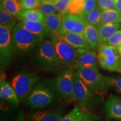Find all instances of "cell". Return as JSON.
Returning a JSON list of instances; mask_svg holds the SVG:
<instances>
[{"instance_id":"1","label":"cell","mask_w":121,"mask_h":121,"mask_svg":"<svg viewBox=\"0 0 121 121\" xmlns=\"http://www.w3.org/2000/svg\"><path fill=\"white\" fill-rule=\"evenodd\" d=\"M62 99L56 78H47L34 87L25 104L30 109L40 110L57 104Z\"/></svg>"},{"instance_id":"2","label":"cell","mask_w":121,"mask_h":121,"mask_svg":"<svg viewBox=\"0 0 121 121\" xmlns=\"http://www.w3.org/2000/svg\"><path fill=\"white\" fill-rule=\"evenodd\" d=\"M12 39L15 56L25 58L35 53L44 38L29 32L18 24L13 28Z\"/></svg>"},{"instance_id":"3","label":"cell","mask_w":121,"mask_h":121,"mask_svg":"<svg viewBox=\"0 0 121 121\" xmlns=\"http://www.w3.org/2000/svg\"><path fill=\"white\" fill-rule=\"evenodd\" d=\"M33 66L43 72H48L60 66V61L51 40H43L31 60Z\"/></svg>"},{"instance_id":"4","label":"cell","mask_w":121,"mask_h":121,"mask_svg":"<svg viewBox=\"0 0 121 121\" xmlns=\"http://www.w3.org/2000/svg\"><path fill=\"white\" fill-rule=\"evenodd\" d=\"M75 75L80 79L90 90L100 95H103L108 92L109 86L106 76L100 73L96 66L78 69Z\"/></svg>"},{"instance_id":"5","label":"cell","mask_w":121,"mask_h":121,"mask_svg":"<svg viewBox=\"0 0 121 121\" xmlns=\"http://www.w3.org/2000/svg\"><path fill=\"white\" fill-rule=\"evenodd\" d=\"M75 100L81 108L92 110L102 102L103 96L90 90L80 78L75 75L73 80Z\"/></svg>"},{"instance_id":"6","label":"cell","mask_w":121,"mask_h":121,"mask_svg":"<svg viewBox=\"0 0 121 121\" xmlns=\"http://www.w3.org/2000/svg\"><path fill=\"white\" fill-rule=\"evenodd\" d=\"M38 75L28 72H20L12 78L10 84L16 92L20 102L27 99L31 91L39 82Z\"/></svg>"},{"instance_id":"7","label":"cell","mask_w":121,"mask_h":121,"mask_svg":"<svg viewBox=\"0 0 121 121\" xmlns=\"http://www.w3.org/2000/svg\"><path fill=\"white\" fill-rule=\"evenodd\" d=\"M98 63L102 69L118 72L121 69V55L116 47L101 43L98 49Z\"/></svg>"},{"instance_id":"8","label":"cell","mask_w":121,"mask_h":121,"mask_svg":"<svg viewBox=\"0 0 121 121\" xmlns=\"http://www.w3.org/2000/svg\"><path fill=\"white\" fill-rule=\"evenodd\" d=\"M13 28L7 26H0V67L1 71L7 69L13 64L14 60L13 34Z\"/></svg>"},{"instance_id":"9","label":"cell","mask_w":121,"mask_h":121,"mask_svg":"<svg viewBox=\"0 0 121 121\" xmlns=\"http://www.w3.org/2000/svg\"><path fill=\"white\" fill-rule=\"evenodd\" d=\"M60 63L71 69L78 56V49L72 47L63 40L57 34L51 38Z\"/></svg>"},{"instance_id":"10","label":"cell","mask_w":121,"mask_h":121,"mask_svg":"<svg viewBox=\"0 0 121 121\" xmlns=\"http://www.w3.org/2000/svg\"><path fill=\"white\" fill-rule=\"evenodd\" d=\"M75 72L71 69H66L60 72L56 78V82L62 98L67 102L75 100L73 80Z\"/></svg>"},{"instance_id":"11","label":"cell","mask_w":121,"mask_h":121,"mask_svg":"<svg viewBox=\"0 0 121 121\" xmlns=\"http://www.w3.org/2000/svg\"><path fill=\"white\" fill-rule=\"evenodd\" d=\"M86 22L82 17L77 15L66 14L62 16L59 34L72 33L84 35Z\"/></svg>"},{"instance_id":"12","label":"cell","mask_w":121,"mask_h":121,"mask_svg":"<svg viewBox=\"0 0 121 121\" xmlns=\"http://www.w3.org/2000/svg\"><path fill=\"white\" fill-rule=\"evenodd\" d=\"M66 109L63 107L43 109L28 115L27 121H60L65 116Z\"/></svg>"},{"instance_id":"13","label":"cell","mask_w":121,"mask_h":121,"mask_svg":"<svg viewBox=\"0 0 121 121\" xmlns=\"http://www.w3.org/2000/svg\"><path fill=\"white\" fill-rule=\"evenodd\" d=\"M98 55L94 50L80 48L78 49V56L72 69L78 71L84 68L97 66Z\"/></svg>"},{"instance_id":"14","label":"cell","mask_w":121,"mask_h":121,"mask_svg":"<svg viewBox=\"0 0 121 121\" xmlns=\"http://www.w3.org/2000/svg\"><path fill=\"white\" fill-rule=\"evenodd\" d=\"M103 108L108 118L121 121V98L110 94Z\"/></svg>"},{"instance_id":"15","label":"cell","mask_w":121,"mask_h":121,"mask_svg":"<svg viewBox=\"0 0 121 121\" xmlns=\"http://www.w3.org/2000/svg\"><path fill=\"white\" fill-rule=\"evenodd\" d=\"M62 15L56 13L45 16L44 23L46 30L47 37L52 38L58 34L60 29Z\"/></svg>"},{"instance_id":"16","label":"cell","mask_w":121,"mask_h":121,"mask_svg":"<svg viewBox=\"0 0 121 121\" xmlns=\"http://www.w3.org/2000/svg\"><path fill=\"white\" fill-rule=\"evenodd\" d=\"M0 97L14 105H18L20 102L13 86L6 80L0 81Z\"/></svg>"},{"instance_id":"17","label":"cell","mask_w":121,"mask_h":121,"mask_svg":"<svg viewBox=\"0 0 121 121\" xmlns=\"http://www.w3.org/2000/svg\"><path fill=\"white\" fill-rule=\"evenodd\" d=\"M58 35L63 40L76 49L84 48L90 49L84 36L82 35L72 33H66L63 34L58 33Z\"/></svg>"},{"instance_id":"18","label":"cell","mask_w":121,"mask_h":121,"mask_svg":"<svg viewBox=\"0 0 121 121\" xmlns=\"http://www.w3.org/2000/svg\"><path fill=\"white\" fill-rule=\"evenodd\" d=\"M84 36L90 49L95 50L101 44L98 28L86 22Z\"/></svg>"},{"instance_id":"19","label":"cell","mask_w":121,"mask_h":121,"mask_svg":"<svg viewBox=\"0 0 121 121\" xmlns=\"http://www.w3.org/2000/svg\"><path fill=\"white\" fill-rule=\"evenodd\" d=\"M19 25L36 35L43 38L47 37L46 30H45L44 22H34V21L22 20Z\"/></svg>"},{"instance_id":"20","label":"cell","mask_w":121,"mask_h":121,"mask_svg":"<svg viewBox=\"0 0 121 121\" xmlns=\"http://www.w3.org/2000/svg\"><path fill=\"white\" fill-rule=\"evenodd\" d=\"M101 43H106L121 28V23L100 24L98 27Z\"/></svg>"},{"instance_id":"21","label":"cell","mask_w":121,"mask_h":121,"mask_svg":"<svg viewBox=\"0 0 121 121\" xmlns=\"http://www.w3.org/2000/svg\"><path fill=\"white\" fill-rule=\"evenodd\" d=\"M1 7L16 17L24 10L20 0H2L1 1Z\"/></svg>"},{"instance_id":"22","label":"cell","mask_w":121,"mask_h":121,"mask_svg":"<svg viewBox=\"0 0 121 121\" xmlns=\"http://www.w3.org/2000/svg\"><path fill=\"white\" fill-rule=\"evenodd\" d=\"M121 23V14L115 10L102 11L100 24Z\"/></svg>"},{"instance_id":"23","label":"cell","mask_w":121,"mask_h":121,"mask_svg":"<svg viewBox=\"0 0 121 121\" xmlns=\"http://www.w3.org/2000/svg\"><path fill=\"white\" fill-rule=\"evenodd\" d=\"M85 0H71L67 8V14L81 16L83 14Z\"/></svg>"},{"instance_id":"24","label":"cell","mask_w":121,"mask_h":121,"mask_svg":"<svg viewBox=\"0 0 121 121\" xmlns=\"http://www.w3.org/2000/svg\"><path fill=\"white\" fill-rule=\"evenodd\" d=\"M20 17L22 20L34 22H44L45 16L37 9L24 10Z\"/></svg>"},{"instance_id":"25","label":"cell","mask_w":121,"mask_h":121,"mask_svg":"<svg viewBox=\"0 0 121 121\" xmlns=\"http://www.w3.org/2000/svg\"><path fill=\"white\" fill-rule=\"evenodd\" d=\"M87 114L84 113L78 105H75L73 108L60 121H81Z\"/></svg>"},{"instance_id":"26","label":"cell","mask_w":121,"mask_h":121,"mask_svg":"<svg viewBox=\"0 0 121 121\" xmlns=\"http://www.w3.org/2000/svg\"><path fill=\"white\" fill-rule=\"evenodd\" d=\"M16 17L9 13L1 7L0 9V26H7L14 28L16 26Z\"/></svg>"},{"instance_id":"27","label":"cell","mask_w":121,"mask_h":121,"mask_svg":"<svg viewBox=\"0 0 121 121\" xmlns=\"http://www.w3.org/2000/svg\"><path fill=\"white\" fill-rule=\"evenodd\" d=\"M102 11L98 6L83 17L87 23L98 27L100 24Z\"/></svg>"},{"instance_id":"28","label":"cell","mask_w":121,"mask_h":121,"mask_svg":"<svg viewBox=\"0 0 121 121\" xmlns=\"http://www.w3.org/2000/svg\"><path fill=\"white\" fill-rule=\"evenodd\" d=\"M37 9L44 16L56 13L57 12L55 3L48 0L42 1L41 4Z\"/></svg>"},{"instance_id":"29","label":"cell","mask_w":121,"mask_h":121,"mask_svg":"<svg viewBox=\"0 0 121 121\" xmlns=\"http://www.w3.org/2000/svg\"><path fill=\"white\" fill-rule=\"evenodd\" d=\"M106 79L109 87L121 94V76H106Z\"/></svg>"},{"instance_id":"30","label":"cell","mask_w":121,"mask_h":121,"mask_svg":"<svg viewBox=\"0 0 121 121\" xmlns=\"http://www.w3.org/2000/svg\"><path fill=\"white\" fill-rule=\"evenodd\" d=\"M97 6L101 11L116 9V1L114 0H98Z\"/></svg>"},{"instance_id":"31","label":"cell","mask_w":121,"mask_h":121,"mask_svg":"<svg viewBox=\"0 0 121 121\" xmlns=\"http://www.w3.org/2000/svg\"><path fill=\"white\" fill-rule=\"evenodd\" d=\"M71 0H57L54 2L57 8V13L62 16L67 14V8Z\"/></svg>"},{"instance_id":"32","label":"cell","mask_w":121,"mask_h":121,"mask_svg":"<svg viewBox=\"0 0 121 121\" xmlns=\"http://www.w3.org/2000/svg\"><path fill=\"white\" fill-rule=\"evenodd\" d=\"M20 1L24 10L37 9L42 2L40 0H20Z\"/></svg>"},{"instance_id":"33","label":"cell","mask_w":121,"mask_h":121,"mask_svg":"<svg viewBox=\"0 0 121 121\" xmlns=\"http://www.w3.org/2000/svg\"><path fill=\"white\" fill-rule=\"evenodd\" d=\"M105 43L118 47L121 44V28L118 30Z\"/></svg>"},{"instance_id":"34","label":"cell","mask_w":121,"mask_h":121,"mask_svg":"<svg viewBox=\"0 0 121 121\" xmlns=\"http://www.w3.org/2000/svg\"><path fill=\"white\" fill-rule=\"evenodd\" d=\"M97 7V1L96 0H85V7L83 14L81 17L82 18L87 15L95 8Z\"/></svg>"},{"instance_id":"35","label":"cell","mask_w":121,"mask_h":121,"mask_svg":"<svg viewBox=\"0 0 121 121\" xmlns=\"http://www.w3.org/2000/svg\"><path fill=\"white\" fill-rule=\"evenodd\" d=\"M116 10L121 14V0H117L116 1Z\"/></svg>"},{"instance_id":"36","label":"cell","mask_w":121,"mask_h":121,"mask_svg":"<svg viewBox=\"0 0 121 121\" xmlns=\"http://www.w3.org/2000/svg\"><path fill=\"white\" fill-rule=\"evenodd\" d=\"M81 121H95L91 116H90V115L89 114H86L85 116V117H84V118Z\"/></svg>"},{"instance_id":"37","label":"cell","mask_w":121,"mask_h":121,"mask_svg":"<svg viewBox=\"0 0 121 121\" xmlns=\"http://www.w3.org/2000/svg\"><path fill=\"white\" fill-rule=\"evenodd\" d=\"M117 49H118V51H119V53L121 54V45H119L118 47H117Z\"/></svg>"},{"instance_id":"38","label":"cell","mask_w":121,"mask_h":121,"mask_svg":"<svg viewBox=\"0 0 121 121\" xmlns=\"http://www.w3.org/2000/svg\"><path fill=\"white\" fill-rule=\"evenodd\" d=\"M48 1H52V2H56L57 0H48Z\"/></svg>"},{"instance_id":"39","label":"cell","mask_w":121,"mask_h":121,"mask_svg":"<svg viewBox=\"0 0 121 121\" xmlns=\"http://www.w3.org/2000/svg\"><path fill=\"white\" fill-rule=\"evenodd\" d=\"M118 73H121V69H120V70H119V71L118 72Z\"/></svg>"},{"instance_id":"40","label":"cell","mask_w":121,"mask_h":121,"mask_svg":"<svg viewBox=\"0 0 121 121\" xmlns=\"http://www.w3.org/2000/svg\"><path fill=\"white\" fill-rule=\"evenodd\" d=\"M40 1H43V0H40Z\"/></svg>"},{"instance_id":"41","label":"cell","mask_w":121,"mask_h":121,"mask_svg":"<svg viewBox=\"0 0 121 121\" xmlns=\"http://www.w3.org/2000/svg\"><path fill=\"white\" fill-rule=\"evenodd\" d=\"M114 1H117V0H114Z\"/></svg>"},{"instance_id":"42","label":"cell","mask_w":121,"mask_h":121,"mask_svg":"<svg viewBox=\"0 0 121 121\" xmlns=\"http://www.w3.org/2000/svg\"><path fill=\"white\" fill-rule=\"evenodd\" d=\"M1 1H2V0H1Z\"/></svg>"},{"instance_id":"43","label":"cell","mask_w":121,"mask_h":121,"mask_svg":"<svg viewBox=\"0 0 121 121\" xmlns=\"http://www.w3.org/2000/svg\"><path fill=\"white\" fill-rule=\"evenodd\" d=\"M96 1H98V0H96Z\"/></svg>"}]
</instances>
